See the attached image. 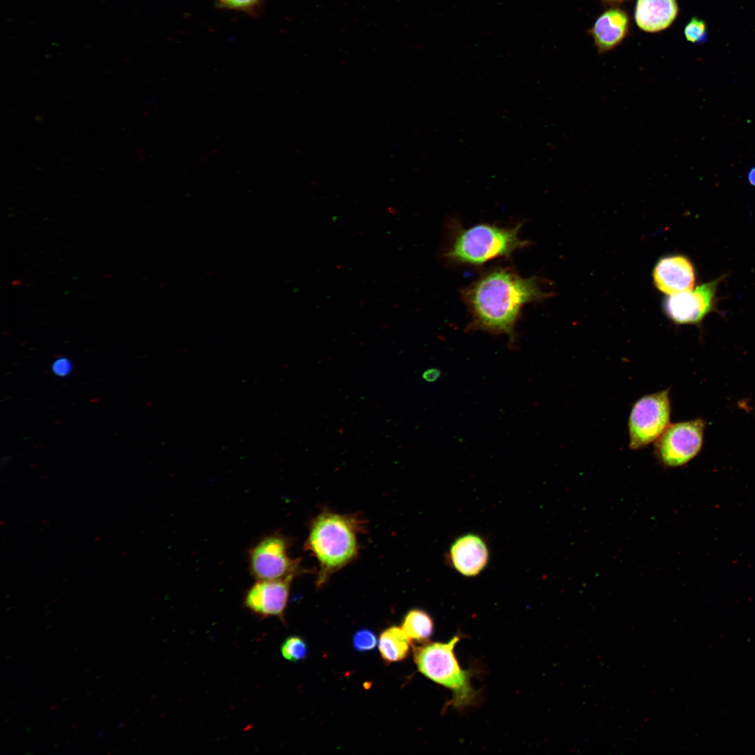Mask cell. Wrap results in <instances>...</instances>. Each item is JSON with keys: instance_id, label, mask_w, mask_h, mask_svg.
Returning a JSON list of instances; mask_svg holds the SVG:
<instances>
[{"instance_id": "obj_1", "label": "cell", "mask_w": 755, "mask_h": 755, "mask_svg": "<svg viewBox=\"0 0 755 755\" xmlns=\"http://www.w3.org/2000/svg\"><path fill=\"white\" fill-rule=\"evenodd\" d=\"M547 287L542 279L523 278L510 268L486 272L462 291L472 318L468 329L507 335L513 347L522 308L551 296Z\"/></svg>"}, {"instance_id": "obj_2", "label": "cell", "mask_w": 755, "mask_h": 755, "mask_svg": "<svg viewBox=\"0 0 755 755\" xmlns=\"http://www.w3.org/2000/svg\"><path fill=\"white\" fill-rule=\"evenodd\" d=\"M364 527V521L357 515L325 510L314 518L305 545L319 564L317 587L357 557V536Z\"/></svg>"}, {"instance_id": "obj_3", "label": "cell", "mask_w": 755, "mask_h": 755, "mask_svg": "<svg viewBox=\"0 0 755 755\" xmlns=\"http://www.w3.org/2000/svg\"><path fill=\"white\" fill-rule=\"evenodd\" d=\"M460 638L456 635L445 642L423 643L414 649L413 656L422 675L451 691L449 704L463 710L477 703L478 693L471 684L472 672L461 668L454 653Z\"/></svg>"}, {"instance_id": "obj_4", "label": "cell", "mask_w": 755, "mask_h": 755, "mask_svg": "<svg viewBox=\"0 0 755 755\" xmlns=\"http://www.w3.org/2000/svg\"><path fill=\"white\" fill-rule=\"evenodd\" d=\"M521 224L503 227L488 224L458 229L445 257L456 264L482 265L496 258L508 257L529 242L519 236Z\"/></svg>"}, {"instance_id": "obj_5", "label": "cell", "mask_w": 755, "mask_h": 755, "mask_svg": "<svg viewBox=\"0 0 755 755\" xmlns=\"http://www.w3.org/2000/svg\"><path fill=\"white\" fill-rule=\"evenodd\" d=\"M292 540L278 532L264 535L247 551L248 568L256 580L295 577L305 572L301 559L291 557Z\"/></svg>"}, {"instance_id": "obj_6", "label": "cell", "mask_w": 755, "mask_h": 755, "mask_svg": "<svg viewBox=\"0 0 755 755\" xmlns=\"http://www.w3.org/2000/svg\"><path fill=\"white\" fill-rule=\"evenodd\" d=\"M670 415L668 389L638 399L628 420L630 449L640 450L655 442L669 426Z\"/></svg>"}, {"instance_id": "obj_7", "label": "cell", "mask_w": 755, "mask_h": 755, "mask_svg": "<svg viewBox=\"0 0 755 755\" xmlns=\"http://www.w3.org/2000/svg\"><path fill=\"white\" fill-rule=\"evenodd\" d=\"M705 427L701 419L670 424L654 442L656 459L668 468L689 462L702 447Z\"/></svg>"}, {"instance_id": "obj_8", "label": "cell", "mask_w": 755, "mask_h": 755, "mask_svg": "<svg viewBox=\"0 0 755 755\" xmlns=\"http://www.w3.org/2000/svg\"><path fill=\"white\" fill-rule=\"evenodd\" d=\"M294 578L256 580L244 594V607L259 620L277 617L285 622V613Z\"/></svg>"}, {"instance_id": "obj_9", "label": "cell", "mask_w": 755, "mask_h": 755, "mask_svg": "<svg viewBox=\"0 0 755 755\" xmlns=\"http://www.w3.org/2000/svg\"><path fill=\"white\" fill-rule=\"evenodd\" d=\"M721 278L698 286L693 291L669 295L663 302L667 317L678 324L700 322L713 308Z\"/></svg>"}, {"instance_id": "obj_10", "label": "cell", "mask_w": 755, "mask_h": 755, "mask_svg": "<svg viewBox=\"0 0 755 755\" xmlns=\"http://www.w3.org/2000/svg\"><path fill=\"white\" fill-rule=\"evenodd\" d=\"M489 558L486 541L474 533L456 538L447 552L449 564L459 574L468 577L479 575L487 568Z\"/></svg>"}, {"instance_id": "obj_11", "label": "cell", "mask_w": 755, "mask_h": 755, "mask_svg": "<svg viewBox=\"0 0 755 755\" xmlns=\"http://www.w3.org/2000/svg\"><path fill=\"white\" fill-rule=\"evenodd\" d=\"M653 280L656 287L667 295L689 291L695 283L694 268L682 255L666 256L655 265Z\"/></svg>"}, {"instance_id": "obj_12", "label": "cell", "mask_w": 755, "mask_h": 755, "mask_svg": "<svg viewBox=\"0 0 755 755\" xmlns=\"http://www.w3.org/2000/svg\"><path fill=\"white\" fill-rule=\"evenodd\" d=\"M629 29L627 13L619 8H611L602 13L591 30L595 45L600 53L617 46L626 36Z\"/></svg>"}, {"instance_id": "obj_13", "label": "cell", "mask_w": 755, "mask_h": 755, "mask_svg": "<svg viewBox=\"0 0 755 755\" xmlns=\"http://www.w3.org/2000/svg\"><path fill=\"white\" fill-rule=\"evenodd\" d=\"M677 13L676 0H638L634 18L640 29L653 33L670 27Z\"/></svg>"}, {"instance_id": "obj_14", "label": "cell", "mask_w": 755, "mask_h": 755, "mask_svg": "<svg viewBox=\"0 0 755 755\" xmlns=\"http://www.w3.org/2000/svg\"><path fill=\"white\" fill-rule=\"evenodd\" d=\"M411 642L402 628L393 626L386 628L378 640L382 659L387 663L404 660L410 654Z\"/></svg>"}, {"instance_id": "obj_15", "label": "cell", "mask_w": 755, "mask_h": 755, "mask_svg": "<svg viewBox=\"0 0 755 755\" xmlns=\"http://www.w3.org/2000/svg\"><path fill=\"white\" fill-rule=\"evenodd\" d=\"M401 628L411 642L425 643L433 633L434 624L425 610L414 608L405 614Z\"/></svg>"}, {"instance_id": "obj_16", "label": "cell", "mask_w": 755, "mask_h": 755, "mask_svg": "<svg viewBox=\"0 0 755 755\" xmlns=\"http://www.w3.org/2000/svg\"><path fill=\"white\" fill-rule=\"evenodd\" d=\"M280 652L286 660L296 663L306 659L308 646L301 637L291 635L282 643Z\"/></svg>"}, {"instance_id": "obj_17", "label": "cell", "mask_w": 755, "mask_h": 755, "mask_svg": "<svg viewBox=\"0 0 755 755\" xmlns=\"http://www.w3.org/2000/svg\"><path fill=\"white\" fill-rule=\"evenodd\" d=\"M684 34L686 40L693 43H704L707 39V27L705 22L698 18L692 17L686 24Z\"/></svg>"}, {"instance_id": "obj_18", "label": "cell", "mask_w": 755, "mask_h": 755, "mask_svg": "<svg viewBox=\"0 0 755 755\" xmlns=\"http://www.w3.org/2000/svg\"><path fill=\"white\" fill-rule=\"evenodd\" d=\"M352 645L354 649L359 652L371 651L377 645L376 635L368 628L359 630L353 635Z\"/></svg>"}, {"instance_id": "obj_19", "label": "cell", "mask_w": 755, "mask_h": 755, "mask_svg": "<svg viewBox=\"0 0 755 755\" xmlns=\"http://www.w3.org/2000/svg\"><path fill=\"white\" fill-rule=\"evenodd\" d=\"M216 6L222 9L254 13L263 0H215Z\"/></svg>"}, {"instance_id": "obj_20", "label": "cell", "mask_w": 755, "mask_h": 755, "mask_svg": "<svg viewBox=\"0 0 755 755\" xmlns=\"http://www.w3.org/2000/svg\"><path fill=\"white\" fill-rule=\"evenodd\" d=\"M71 361L66 357H59L55 360L52 365V372L58 376L68 375L72 371Z\"/></svg>"}, {"instance_id": "obj_21", "label": "cell", "mask_w": 755, "mask_h": 755, "mask_svg": "<svg viewBox=\"0 0 755 755\" xmlns=\"http://www.w3.org/2000/svg\"><path fill=\"white\" fill-rule=\"evenodd\" d=\"M440 373L438 368H430L423 373V378L427 382H434L439 378Z\"/></svg>"}, {"instance_id": "obj_22", "label": "cell", "mask_w": 755, "mask_h": 755, "mask_svg": "<svg viewBox=\"0 0 755 755\" xmlns=\"http://www.w3.org/2000/svg\"><path fill=\"white\" fill-rule=\"evenodd\" d=\"M747 179L749 184L755 187V166L752 168L747 174Z\"/></svg>"}, {"instance_id": "obj_23", "label": "cell", "mask_w": 755, "mask_h": 755, "mask_svg": "<svg viewBox=\"0 0 755 755\" xmlns=\"http://www.w3.org/2000/svg\"><path fill=\"white\" fill-rule=\"evenodd\" d=\"M603 1H605V2H607L609 3L614 4V3H621V2H623V1H624L626 0H603Z\"/></svg>"}]
</instances>
